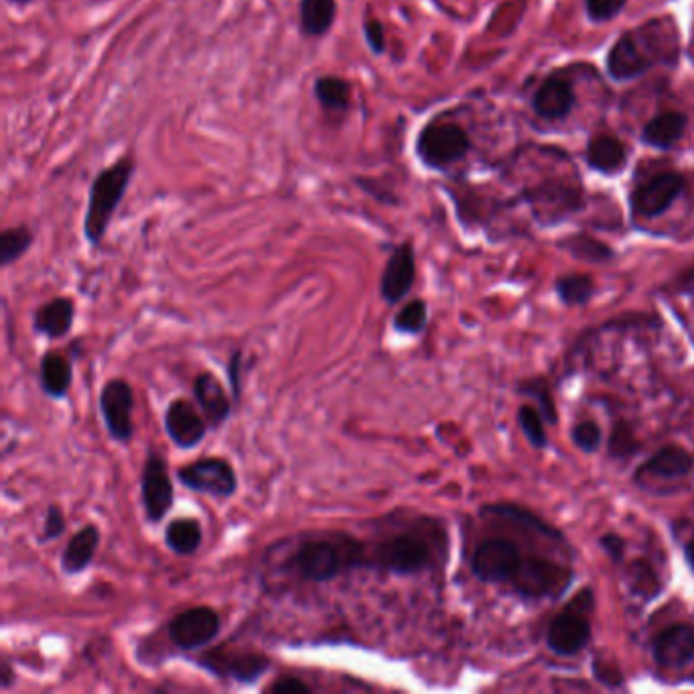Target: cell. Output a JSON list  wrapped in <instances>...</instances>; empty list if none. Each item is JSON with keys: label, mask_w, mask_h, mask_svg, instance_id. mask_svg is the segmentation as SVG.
Instances as JSON below:
<instances>
[{"label": "cell", "mask_w": 694, "mask_h": 694, "mask_svg": "<svg viewBox=\"0 0 694 694\" xmlns=\"http://www.w3.org/2000/svg\"><path fill=\"white\" fill-rule=\"evenodd\" d=\"M365 540V570L391 577H418L438 570L448 558V530L434 516L389 514Z\"/></svg>", "instance_id": "cell-1"}, {"label": "cell", "mask_w": 694, "mask_h": 694, "mask_svg": "<svg viewBox=\"0 0 694 694\" xmlns=\"http://www.w3.org/2000/svg\"><path fill=\"white\" fill-rule=\"evenodd\" d=\"M339 19V0H300V31L306 39L329 37Z\"/></svg>", "instance_id": "cell-25"}, {"label": "cell", "mask_w": 694, "mask_h": 694, "mask_svg": "<svg viewBox=\"0 0 694 694\" xmlns=\"http://www.w3.org/2000/svg\"><path fill=\"white\" fill-rule=\"evenodd\" d=\"M68 530V519L63 509L58 504H51L46 511V518H43V526H41V536L39 541L41 544H48V541H56L66 534Z\"/></svg>", "instance_id": "cell-38"}, {"label": "cell", "mask_w": 694, "mask_h": 694, "mask_svg": "<svg viewBox=\"0 0 694 694\" xmlns=\"http://www.w3.org/2000/svg\"><path fill=\"white\" fill-rule=\"evenodd\" d=\"M652 656L662 671H683L694 659V625L664 627L652 642Z\"/></svg>", "instance_id": "cell-17"}, {"label": "cell", "mask_w": 694, "mask_h": 694, "mask_svg": "<svg viewBox=\"0 0 694 694\" xmlns=\"http://www.w3.org/2000/svg\"><path fill=\"white\" fill-rule=\"evenodd\" d=\"M590 597V590L585 588L577 600H573L565 612L560 613L548 629L546 644L558 656H577L590 642V622L587 612L583 609V603Z\"/></svg>", "instance_id": "cell-12"}, {"label": "cell", "mask_w": 694, "mask_h": 694, "mask_svg": "<svg viewBox=\"0 0 694 694\" xmlns=\"http://www.w3.org/2000/svg\"><path fill=\"white\" fill-rule=\"evenodd\" d=\"M688 125V118L678 110H664L652 120H647L642 130V141L654 149H671L684 137V130Z\"/></svg>", "instance_id": "cell-26"}, {"label": "cell", "mask_w": 694, "mask_h": 694, "mask_svg": "<svg viewBox=\"0 0 694 694\" xmlns=\"http://www.w3.org/2000/svg\"><path fill=\"white\" fill-rule=\"evenodd\" d=\"M36 243V233L29 224L7 226L0 233V267L9 270L17 261L23 260Z\"/></svg>", "instance_id": "cell-29"}, {"label": "cell", "mask_w": 694, "mask_h": 694, "mask_svg": "<svg viewBox=\"0 0 694 694\" xmlns=\"http://www.w3.org/2000/svg\"><path fill=\"white\" fill-rule=\"evenodd\" d=\"M312 686L297 676H282L267 686V693H310Z\"/></svg>", "instance_id": "cell-43"}, {"label": "cell", "mask_w": 694, "mask_h": 694, "mask_svg": "<svg viewBox=\"0 0 694 694\" xmlns=\"http://www.w3.org/2000/svg\"><path fill=\"white\" fill-rule=\"evenodd\" d=\"M658 577L654 573V568L646 560H637L632 566V590L637 595H644L647 599H652L654 593H658Z\"/></svg>", "instance_id": "cell-36"}, {"label": "cell", "mask_w": 694, "mask_h": 694, "mask_svg": "<svg viewBox=\"0 0 694 694\" xmlns=\"http://www.w3.org/2000/svg\"><path fill=\"white\" fill-rule=\"evenodd\" d=\"M165 546L177 556H194L202 548L204 528L201 519H172L164 531Z\"/></svg>", "instance_id": "cell-27"}, {"label": "cell", "mask_w": 694, "mask_h": 694, "mask_svg": "<svg viewBox=\"0 0 694 694\" xmlns=\"http://www.w3.org/2000/svg\"><path fill=\"white\" fill-rule=\"evenodd\" d=\"M575 107V90L563 78H548L534 96V110L546 120H560Z\"/></svg>", "instance_id": "cell-24"}, {"label": "cell", "mask_w": 694, "mask_h": 694, "mask_svg": "<svg viewBox=\"0 0 694 694\" xmlns=\"http://www.w3.org/2000/svg\"><path fill=\"white\" fill-rule=\"evenodd\" d=\"M165 629L172 646L184 654H196L218 639L223 617L211 605H196L174 615Z\"/></svg>", "instance_id": "cell-6"}, {"label": "cell", "mask_w": 694, "mask_h": 694, "mask_svg": "<svg viewBox=\"0 0 694 694\" xmlns=\"http://www.w3.org/2000/svg\"><path fill=\"white\" fill-rule=\"evenodd\" d=\"M418 275L416 265V251L412 241H403L400 245L391 248L388 263L379 280V295L388 306H398L410 292Z\"/></svg>", "instance_id": "cell-14"}, {"label": "cell", "mask_w": 694, "mask_h": 694, "mask_svg": "<svg viewBox=\"0 0 694 694\" xmlns=\"http://www.w3.org/2000/svg\"><path fill=\"white\" fill-rule=\"evenodd\" d=\"M164 430L174 447L179 450H194L204 442L211 426L198 403L189 401L188 398H176L165 408Z\"/></svg>", "instance_id": "cell-13"}, {"label": "cell", "mask_w": 694, "mask_h": 694, "mask_svg": "<svg viewBox=\"0 0 694 694\" xmlns=\"http://www.w3.org/2000/svg\"><path fill=\"white\" fill-rule=\"evenodd\" d=\"M573 583V570L544 556H528L519 566L511 587L524 599H544L565 593Z\"/></svg>", "instance_id": "cell-9"}, {"label": "cell", "mask_w": 694, "mask_h": 694, "mask_svg": "<svg viewBox=\"0 0 694 694\" xmlns=\"http://www.w3.org/2000/svg\"><path fill=\"white\" fill-rule=\"evenodd\" d=\"M693 465L694 460L688 450L671 444V447L659 448L656 454H652L639 467L636 479H642V477H652V479H662V481L683 479L693 471Z\"/></svg>", "instance_id": "cell-23"}, {"label": "cell", "mask_w": 694, "mask_h": 694, "mask_svg": "<svg viewBox=\"0 0 694 694\" xmlns=\"http://www.w3.org/2000/svg\"><path fill=\"white\" fill-rule=\"evenodd\" d=\"M290 541L292 546L280 570L300 583L324 585L354 570H365V540L349 531H306Z\"/></svg>", "instance_id": "cell-2"}, {"label": "cell", "mask_w": 694, "mask_h": 694, "mask_svg": "<svg viewBox=\"0 0 694 694\" xmlns=\"http://www.w3.org/2000/svg\"><path fill=\"white\" fill-rule=\"evenodd\" d=\"M609 452L617 459H627L637 452L636 436L629 430V426L617 424L609 440Z\"/></svg>", "instance_id": "cell-40"}, {"label": "cell", "mask_w": 694, "mask_h": 694, "mask_svg": "<svg viewBox=\"0 0 694 694\" xmlns=\"http://www.w3.org/2000/svg\"><path fill=\"white\" fill-rule=\"evenodd\" d=\"M684 177L676 172H666L652 177L647 184L639 186L632 196V211L639 218H656L666 213L684 192Z\"/></svg>", "instance_id": "cell-16"}, {"label": "cell", "mask_w": 694, "mask_h": 694, "mask_svg": "<svg viewBox=\"0 0 694 694\" xmlns=\"http://www.w3.org/2000/svg\"><path fill=\"white\" fill-rule=\"evenodd\" d=\"M518 418L519 426H521L526 438L530 440L531 447H548V436H546V428H544V418H541V413H538L536 408L521 405V408H519Z\"/></svg>", "instance_id": "cell-34"}, {"label": "cell", "mask_w": 694, "mask_h": 694, "mask_svg": "<svg viewBox=\"0 0 694 694\" xmlns=\"http://www.w3.org/2000/svg\"><path fill=\"white\" fill-rule=\"evenodd\" d=\"M17 683V672L12 668L11 659L0 662V691H11Z\"/></svg>", "instance_id": "cell-45"}, {"label": "cell", "mask_w": 694, "mask_h": 694, "mask_svg": "<svg viewBox=\"0 0 694 694\" xmlns=\"http://www.w3.org/2000/svg\"><path fill=\"white\" fill-rule=\"evenodd\" d=\"M245 353L241 349H235L233 354L228 356V363H226V375H228V389H231V395L235 400L236 405L243 400V377H245Z\"/></svg>", "instance_id": "cell-39"}, {"label": "cell", "mask_w": 694, "mask_h": 694, "mask_svg": "<svg viewBox=\"0 0 694 694\" xmlns=\"http://www.w3.org/2000/svg\"><path fill=\"white\" fill-rule=\"evenodd\" d=\"M684 558H686V563L691 566V570H694V534L693 538L686 544V548H684Z\"/></svg>", "instance_id": "cell-46"}, {"label": "cell", "mask_w": 694, "mask_h": 694, "mask_svg": "<svg viewBox=\"0 0 694 694\" xmlns=\"http://www.w3.org/2000/svg\"><path fill=\"white\" fill-rule=\"evenodd\" d=\"M361 33L365 39V46L373 56H383L388 51V33L385 25L381 23L377 17L366 14L361 23Z\"/></svg>", "instance_id": "cell-37"}, {"label": "cell", "mask_w": 694, "mask_h": 694, "mask_svg": "<svg viewBox=\"0 0 694 694\" xmlns=\"http://www.w3.org/2000/svg\"><path fill=\"white\" fill-rule=\"evenodd\" d=\"M141 506L145 521L157 526L176 506V485L169 465L157 450H149L141 469Z\"/></svg>", "instance_id": "cell-8"}, {"label": "cell", "mask_w": 694, "mask_h": 694, "mask_svg": "<svg viewBox=\"0 0 694 694\" xmlns=\"http://www.w3.org/2000/svg\"><path fill=\"white\" fill-rule=\"evenodd\" d=\"M100 538H102V534L96 524H86L76 531L59 556L61 573L66 577H78V575L86 573L95 563Z\"/></svg>", "instance_id": "cell-21"}, {"label": "cell", "mask_w": 694, "mask_h": 694, "mask_svg": "<svg viewBox=\"0 0 694 694\" xmlns=\"http://www.w3.org/2000/svg\"><path fill=\"white\" fill-rule=\"evenodd\" d=\"M485 511L495 514V516H501V518L511 519V521L526 524V526H530L531 530L540 531L541 536L565 541V536L560 531L554 530L548 524H544L538 516H534L528 509H521V507L511 506V504H497V506L485 507Z\"/></svg>", "instance_id": "cell-32"}, {"label": "cell", "mask_w": 694, "mask_h": 694, "mask_svg": "<svg viewBox=\"0 0 694 694\" xmlns=\"http://www.w3.org/2000/svg\"><path fill=\"white\" fill-rule=\"evenodd\" d=\"M573 440H575V444H577L583 452H595L600 444V428L595 424V422H580V424L575 426V430H573Z\"/></svg>", "instance_id": "cell-41"}, {"label": "cell", "mask_w": 694, "mask_h": 694, "mask_svg": "<svg viewBox=\"0 0 694 694\" xmlns=\"http://www.w3.org/2000/svg\"><path fill=\"white\" fill-rule=\"evenodd\" d=\"M194 664L214 678L224 683L241 684V686H253L260 683L261 678L273 668L270 656L261 652H248V649H206L201 656L194 658Z\"/></svg>", "instance_id": "cell-5"}, {"label": "cell", "mask_w": 694, "mask_h": 694, "mask_svg": "<svg viewBox=\"0 0 694 694\" xmlns=\"http://www.w3.org/2000/svg\"><path fill=\"white\" fill-rule=\"evenodd\" d=\"M39 383L49 400H68L74 385V354L48 349L39 361Z\"/></svg>", "instance_id": "cell-20"}, {"label": "cell", "mask_w": 694, "mask_h": 694, "mask_svg": "<svg viewBox=\"0 0 694 694\" xmlns=\"http://www.w3.org/2000/svg\"><path fill=\"white\" fill-rule=\"evenodd\" d=\"M416 157L432 172H444L471 151V137L457 123L432 120L420 129L413 143Z\"/></svg>", "instance_id": "cell-4"}, {"label": "cell", "mask_w": 694, "mask_h": 694, "mask_svg": "<svg viewBox=\"0 0 694 694\" xmlns=\"http://www.w3.org/2000/svg\"><path fill=\"white\" fill-rule=\"evenodd\" d=\"M426 326H428V304L422 297H416L403 304L391 320V329L403 336H418L424 332Z\"/></svg>", "instance_id": "cell-30"}, {"label": "cell", "mask_w": 694, "mask_h": 694, "mask_svg": "<svg viewBox=\"0 0 694 694\" xmlns=\"http://www.w3.org/2000/svg\"><path fill=\"white\" fill-rule=\"evenodd\" d=\"M566 251L573 253V257L578 260L593 261V263H605V261L613 260V251L603 245L595 238H588V236H573L565 243Z\"/></svg>", "instance_id": "cell-33"}, {"label": "cell", "mask_w": 694, "mask_h": 694, "mask_svg": "<svg viewBox=\"0 0 694 694\" xmlns=\"http://www.w3.org/2000/svg\"><path fill=\"white\" fill-rule=\"evenodd\" d=\"M137 162L133 155H123L115 164L96 174L88 189V206L82 221V235L92 248L102 245L113 218L129 192Z\"/></svg>", "instance_id": "cell-3"}, {"label": "cell", "mask_w": 694, "mask_h": 694, "mask_svg": "<svg viewBox=\"0 0 694 694\" xmlns=\"http://www.w3.org/2000/svg\"><path fill=\"white\" fill-rule=\"evenodd\" d=\"M521 563L524 556L516 541L509 538H487L472 553L471 570L477 580L487 585H511Z\"/></svg>", "instance_id": "cell-11"}, {"label": "cell", "mask_w": 694, "mask_h": 694, "mask_svg": "<svg viewBox=\"0 0 694 694\" xmlns=\"http://www.w3.org/2000/svg\"><path fill=\"white\" fill-rule=\"evenodd\" d=\"M314 100L326 117H346L353 108V82L336 74H322L312 86Z\"/></svg>", "instance_id": "cell-22"}, {"label": "cell", "mask_w": 694, "mask_h": 694, "mask_svg": "<svg viewBox=\"0 0 694 694\" xmlns=\"http://www.w3.org/2000/svg\"><path fill=\"white\" fill-rule=\"evenodd\" d=\"M74 322H76V302L70 295L51 297L41 306H37L31 316L33 332L49 341L68 339L74 330Z\"/></svg>", "instance_id": "cell-19"}, {"label": "cell", "mask_w": 694, "mask_h": 694, "mask_svg": "<svg viewBox=\"0 0 694 694\" xmlns=\"http://www.w3.org/2000/svg\"><path fill=\"white\" fill-rule=\"evenodd\" d=\"M98 410L108 436L117 444H129L135 436V389L129 381L123 377L105 381L98 395Z\"/></svg>", "instance_id": "cell-10"}, {"label": "cell", "mask_w": 694, "mask_h": 694, "mask_svg": "<svg viewBox=\"0 0 694 694\" xmlns=\"http://www.w3.org/2000/svg\"><path fill=\"white\" fill-rule=\"evenodd\" d=\"M192 393H194V400L198 403L201 412L204 413L206 422L213 430L223 428L231 420L236 405L235 400L224 388L223 381L214 373L211 371L198 373L194 379Z\"/></svg>", "instance_id": "cell-18"}, {"label": "cell", "mask_w": 694, "mask_h": 694, "mask_svg": "<svg viewBox=\"0 0 694 694\" xmlns=\"http://www.w3.org/2000/svg\"><path fill=\"white\" fill-rule=\"evenodd\" d=\"M521 393L528 395L531 400L540 403L541 418H546L548 424H556L558 422V413H556V405H554L553 393L550 388L544 379H530L521 385Z\"/></svg>", "instance_id": "cell-35"}, {"label": "cell", "mask_w": 694, "mask_h": 694, "mask_svg": "<svg viewBox=\"0 0 694 694\" xmlns=\"http://www.w3.org/2000/svg\"><path fill=\"white\" fill-rule=\"evenodd\" d=\"M627 0H587V12L590 21H609L619 14Z\"/></svg>", "instance_id": "cell-42"}, {"label": "cell", "mask_w": 694, "mask_h": 694, "mask_svg": "<svg viewBox=\"0 0 694 694\" xmlns=\"http://www.w3.org/2000/svg\"><path fill=\"white\" fill-rule=\"evenodd\" d=\"M627 151L624 143L609 135H600L588 143L587 162L595 172L612 176L624 169Z\"/></svg>", "instance_id": "cell-28"}, {"label": "cell", "mask_w": 694, "mask_h": 694, "mask_svg": "<svg viewBox=\"0 0 694 694\" xmlns=\"http://www.w3.org/2000/svg\"><path fill=\"white\" fill-rule=\"evenodd\" d=\"M4 2H9L12 7H19V9H27V7H31L36 0H4Z\"/></svg>", "instance_id": "cell-47"}, {"label": "cell", "mask_w": 694, "mask_h": 694, "mask_svg": "<svg viewBox=\"0 0 694 694\" xmlns=\"http://www.w3.org/2000/svg\"><path fill=\"white\" fill-rule=\"evenodd\" d=\"M600 546H603V550L612 556V560L615 563H619L622 558H624L625 553V541L624 538H619L617 534H607V536H603L600 538Z\"/></svg>", "instance_id": "cell-44"}, {"label": "cell", "mask_w": 694, "mask_h": 694, "mask_svg": "<svg viewBox=\"0 0 694 694\" xmlns=\"http://www.w3.org/2000/svg\"><path fill=\"white\" fill-rule=\"evenodd\" d=\"M647 43L649 37L637 33H624L617 39V43L607 56V71L613 80L617 82L634 80L662 59L656 51H649Z\"/></svg>", "instance_id": "cell-15"}, {"label": "cell", "mask_w": 694, "mask_h": 694, "mask_svg": "<svg viewBox=\"0 0 694 694\" xmlns=\"http://www.w3.org/2000/svg\"><path fill=\"white\" fill-rule=\"evenodd\" d=\"M176 479L184 489L208 495L218 501H228L238 491V475L231 460L223 457H204L179 467Z\"/></svg>", "instance_id": "cell-7"}, {"label": "cell", "mask_w": 694, "mask_h": 694, "mask_svg": "<svg viewBox=\"0 0 694 694\" xmlns=\"http://www.w3.org/2000/svg\"><path fill=\"white\" fill-rule=\"evenodd\" d=\"M556 294L566 306H583L595 295V282L588 275H566L556 282Z\"/></svg>", "instance_id": "cell-31"}]
</instances>
